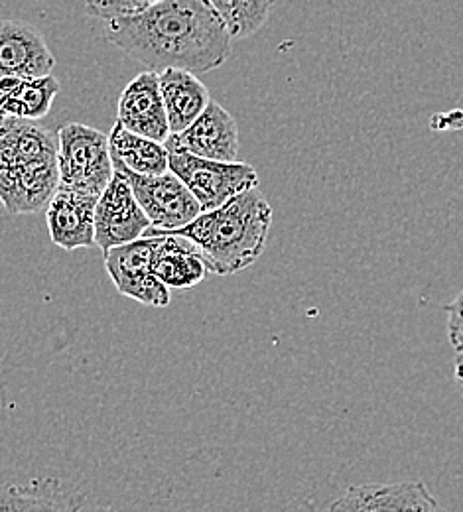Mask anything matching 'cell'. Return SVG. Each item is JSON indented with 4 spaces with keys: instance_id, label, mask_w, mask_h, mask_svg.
<instances>
[{
    "instance_id": "6da1fadb",
    "label": "cell",
    "mask_w": 463,
    "mask_h": 512,
    "mask_svg": "<svg viewBox=\"0 0 463 512\" xmlns=\"http://www.w3.org/2000/svg\"><path fill=\"white\" fill-rule=\"evenodd\" d=\"M105 38L152 71H213L233 50L231 34L207 0H158L138 14L107 20Z\"/></svg>"
},
{
    "instance_id": "7a4b0ae2",
    "label": "cell",
    "mask_w": 463,
    "mask_h": 512,
    "mask_svg": "<svg viewBox=\"0 0 463 512\" xmlns=\"http://www.w3.org/2000/svg\"><path fill=\"white\" fill-rule=\"evenodd\" d=\"M270 223L272 207L265 193L255 186L233 195L211 211H201L194 221L170 231V235L196 243L211 274L233 276L255 264L265 253Z\"/></svg>"
},
{
    "instance_id": "3957f363",
    "label": "cell",
    "mask_w": 463,
    "mask_h": 512,
    "mask_svg": "<svg viewBox=\"0 0 463 512\" xmlns=\"http://www.w3.org/2000/svg\"><path fill=\"white\" fill-rule=\"evenodd\" d=\"M60 186L101 195L113 178L109 136L97 128L69 123L58 130Z\"/></svg>"
},
{
    "instance_id": "277c9868",
    "label": "cell",
    "mask_w": 463,
    "mask_h": 512,
    "mask_svg": "<svg viewBox=\"0 0 463 512\" xmlns=\"http://www.w3.org/2000/svg\"><path fill=\"white\" fill-rule=\"evenodd\" d=\"M168 170L194 193L201 211H211L233 195L259 186V174L247 162L207 160L184 150H168Z\"/></svg>"
},
{
    "instance_id": "5b68a950",
    "label": "cell",
    "mask_w": 463,
    "mask_h": 512,
    "mask_svg": "<svg viewBox=\"0 0 463 512\" xmlns=\"http://www.w3.org/2000/svg\"><path fill=\"white\" fill-rule=\"evenodd\" d=\"M113 168L129 180L136 201L150 219V227L144 231V235L176 231L194 221L201 213L198 199L174 172L168 170L164 174L150 176L136 174L119 164H113Z\"/></svg>"
},
{
    "instance_id": "8992f818",
    "label": "cell",
    "mask_w": 463,
    "mask_h": 512,
    "mask_svg": "<svg viewBox=\"0 0 463 512\" xmlns=\"http://www.w3.org/2000/svg\"><path fill=\"white\" fill-rule=\"evenodd\" d=\"M158 237L144 235L127 245L105 251V268L121 296L152 308L170 304V288L164 286L152 270V258Z\"/></svg>"
},
{
    "instance_id": "52a82bcc",
    "label": "cell",
    "mask_w": 463,
    "mask_h": 512,
    "mask_svg": "<svg viewBox=\"0 0 463 512\" xmlns=\"http://www.w3.org/2000/svg\"><path fill=\"white\" fill-rule=\"evenodd\" d=\"M150 219L134 197L129 180L115 170L95 205V245L105 253L144 235Z\"/></svg>"
},
{
    "instance_id": "ba28073f",
    "label": "cell",
    "mask_w": 463,
    "mask_h": 512,
    "mask_svg": "<svg viewBox=\"0 0 463 512\" xmlns=\"http://www.w3.org/2000/svg\"><path fill=\"white\" fill-rule=\"evenodd\" d=\"M164 144L168 150H184L199 158L221 162H237L241 150L237 121L215 101H209L190 127L170 134Z\"/></svg>"
},
{
    "instance_id": "9c48e42d",
    "label": "cell",
    "mask_w": 463,
    "mask_h": 512,
    "mask_svg": "<svg viewBox=\"0 0 463 512\" xmlns=\"http://www.w3.org/2000/svg\"><path fill=\"white\" fill-rule=\"evenodd\" d=\"M60 186L56 160L0 164V205L14 215L46 211Z\"/></svg>"
},
{
    "instance_id": "30bf717a",
    "label": "cell",
    "mask_w": 463,
    "mask_h": 512,
    "mask_svg": "<svg viewBox=\"0 0 463 512\" xmlns=\"http://www.w3.org/2000/svg\"><path fill=\"white\" fill-rule=\"evenodd\" d=\"M56 67L44 34L24 20H0V77H42Z\"/></svg>"
},
{
    "instance_id": "8fae6325",
    "label": "cell",
    "mask_w": 463,
    "mask_h": 512,
    "mask_svg": "<svg viewBox=\"0 0 463 512\" xmlns=\"http://www.w3.org/2000/svg\"><path fill=\"white\" fill-rule=\"evenodd\" d=\"M97 195L58 186L46 207V223L54 245L64 251L95 247Z\"/></svg>"
},
{
    "instance_id": "7c38bea8",
    "label": "cell",
    "mask_w": 463,
    "mask_h": 512,
    "mask_svg": "<svg viewBox=\"0 0 463 512\" xmlns=\"http://www.w3.org/2000/svg\"><path fill=\"white\" fill-rule=\"evenodd\" d=\"M117 121L136 134L166 142L170 136L168 117L160 93L158 71H140L123 89L117 107Z\"/></svg>"
},
{
    "instance_id": "4fadbf2b",
    "label": "cell",
    "mask_w": 463,
    "mask_h": 512,
    "mask_svg": "<svg viewBox=\"0 0 463 512\" xmlns=\"http://www.w3.org/2000/svg\"><path fill=\"white\" fill-rule=\"evenodd\" d=\"M331 511H438V503L432 493L420 481L404 483H373L349 487L337 501L330 505Z\"/></svg>"
},
{
    "instance_id": "5bb4252c",
    "label": "cell",
    "mask_w": 463,
    "mask_h": 512,
    "mask_svg": "<svg viewBox=\"0 0 463 512\" xmlns=\"http://www.w3.org/2000/svg\"><path fill=\"white\" fill-rule=\"evenodd\" d=\"M158 243L152 258V270L170 290H188L198 286L211 272L198 245L180 235H156Z\"/></svg>"
},
{
    "instance_id": "9a60e30c",
    "label": "cell",
    "mask_w": 463,
    "mask_h": 512,
    "mask_svg": "<svg viewBox=\"0 0 463 512\" xmlns=\"http://www.w3.org/2000/svg\"><path fill=\"white\" fill-rule=\"evenodd\" d=\"M158 81L170 134L190 127L211 101L207 87L194 71L168 67L158 71Z\"/></svg>"
},
{
    "instance_id": "2e32d148",
    "label": "cell",
    "mask_w": 463,
    "mask_h": 512,
    "mask_svg": "<svg viewBox=\"0 0 463 512\" xmlns=\"http://www.w3.org/2000/svg\"><path fill=\"white\" fill-rule=\"evenodd\" d=\"M58 93L60 81L52 73L42 77H0V117L20 121L44 119Z\"/></svg>"
},
{
    "instance_id": "e0dca14e",
    "label": "cell",
    "mask_w": 463,
    "mask_h": 512,
    "mask_svg": "<svg viewBox=\"0 0 463 512\" xmlns=\"http://www.w3.org/2000/svg\"><path fill=\"white\" fill-rule=\"evenodd\" d=\"M83 505V497L60 479L0 487V511H75Z\"/></svg>"
},
{
    "instance_id": "ac0fdd59",
    "label": "cell",
    "mask_w": 463,
    "mask_h": 512,
    "mask_svg": "<svg viewBox=\"0 0 463 512\" xmlns=\"http://www.w3.org/2000/svg\"><path fill=\"white\" fill-rule=\"evenodd\" d=\"M109 136L111 160L136 174H164L168 172V148L164 142L136 134L119 121Z\"/></svg>"
},
{
    "instance_id": "d6986e66",
    "label": "cell",
    "mask_w": 463,
    "mask_h": 512,
    "mask_svg": "<svg viewBox=\"0 0 463 512\" xmlns=\"http://www.w3.org/2000/svg\"><path fill=\"white\" fill-rule=\"evenodd\" d=\"M223 20L233 40H245L263 30L276 0H207Z\"/></svg>"
},
{
    "instance_id": "ffe728a7",
    "label": "cell",
    "mask_w": 463,
    "mask_h": 512,
    "mask_svg": "<svg viewBox=\"0 0 463 512\" xmlns=\"http://www.w3.org/2000/svg\"><path fill=\"white\" fill-rule=\"evenodd\" d=\"M156 2L158 0H85V8L91 18L107 22L113 18L138 14Z\"/></svg>"
},
{
    "instance_id": "44dd1931",
    "label": "cell",
    "mask_w": 463,
    "mask_h": 512,
    "mask_svg": "<svg viewBox=\"0 0 463 512\" xmlns=\"http://www.w3.org/2000/svg\"><path fill=\"white\" fill-rule=\"evenodd\" d=\"M448 316V339L456 353H463V290L460 296L446 308Z\"/></svg>"
},
{
    "instance_id": "7402d4cb",
    "label": "cell",
    "mask_w": 463,
    "mask_h": 512,
    "mask_svg": "<svg viewBox=\"0 0 463 512\" xmlns=\"http://www.w3.org/2000/svg\"><path fill=\"white\" fill-rule=\"evenodd\" d=\"M456 381L462 386L463 394V353L456 355Z\"/></svg>"
},
{
    "instance_id": "603a6c76",
    "label": "cell",
    "mask_w": 463,
    "mask_h": 512,
    "mask_svg": "<svg viewBox=\"0 0 463 512\" xmlns=\"http://www.w3.org/2000/svg\"><path fill=\"white\" fill-rule=\"evenodd\" d=\"M8 121H10V119H6V117H0V138H2V136H4V132H6Z\"/></svg>"
}]
</instances>
